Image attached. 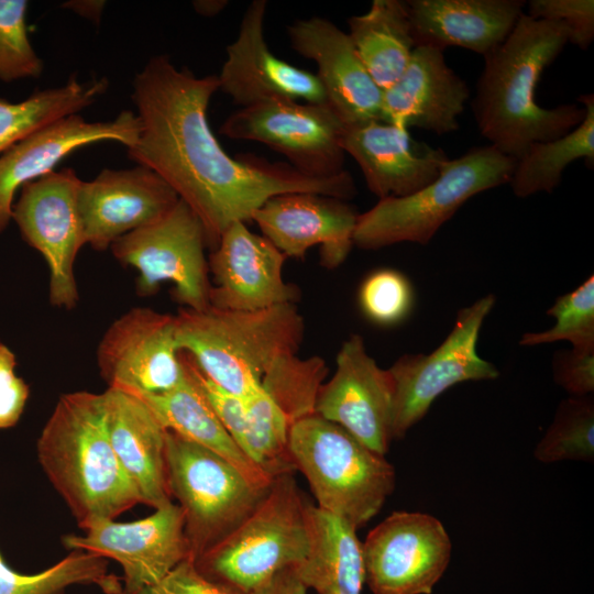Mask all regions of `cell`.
<instances>
[{
    "label": "cell",
    "instance_id": "obj_17",
    "mask_svg": "<svg viewBox=\"0 0 594 594\" xmlns=\"http://www.w3.org/2000/svg\"><path fill=\"white\" fill-rule=\"evenodd\" d=\"M267 2L254 0L246 8L237 38L227 46L218 76L219 89L241 108L272 101L328 103L316 74L298 68L268 48L264 35Z\"/></svg>",
    "mask_w": 594,
    "mask_h": 594
},
{
    "label": "cell",
    "instance_id": "obj_34",
    "mask_svg": "<svg viewBox=\"0 0 594 594\" xmlns=\"http://www.w3.org/2000/svg\"><path fill=\"white\" fill-rule=\"evenodd\" d=\"M328 367L320 356L300 359L286 354L273 362L261 381V388L286 416L290 426L316 414V402Z\"/></svg>",
    "mask_w": 594,
    "mask_h": 594
},
{
    "label": "cell",
    "instance_id": "obj_19",
    "mask_svg": "<svg viewBox=\"0 0 594 594\" xmlns=\"http://www.w3.org/2000/svg\"><path fill=\"white\" fill-rule=\"evenodd\" d=\"M285 260V254L264 235L253 233L245 222L232 223L221 234L208 262L213 282L209 305L253 311L296 304L300 293L284 279Z\"/></svg>",
    "mask_w": 594,
    "mask_h": 594
},
{
    "label": "cell",
    "instance_id": "obj_35",
    "mask_svg": "<svg viewBox=\"0 0 594 594\" xmlns=\"http://www.w3.org/2000/svg\"><path fill=\"white\" fill-rule=\"evenodd\" d=\"M534 455L542 463L594 460L592 396H570L559 404L553 421L536 446Z\"/></svg>",
    "mask_w": 594,
    "mask_h": 594
},
{
    "label": "cell",
    "instance_id": "obj_16",
    "mask_svg": "<svg viewBox=\"0 0 594 594\" xmlns=\"http://www.w3.org/2000/svg\"><path fill=\"white\" fill-rule=\"evenodd\" d=\"M336 362L333 376L319 391L316 414L385 455L393 440L394 385L389 371L377 365L358 333L342 343Z\"/></svg>",
    "mask_w": 594,
    "mask_h": 594
},
{
    "label": "cell",
    "instance_id": "obj_43",
    "mask_svg": "<svg viewBox=\"0 0 594 594\" xmlns=\"http://www.w3.org/2000/svg\"><path fill=\"white\" fill-rule=\"evenodd\" d=\"M307 590L296 569L288 568L277 573L252 594H306Z\"/></svg>",
    "mask_w": 594,
    "mask_h": 594
},
{
    "label": "cell",
    "instance_id": "obj_9",
    "mask_svg": "<svg viewBox=\"0 0 594 594\" xmlns=\"http://www.w3.org/2000/svg\"><path fill=\"white\" fill-rule=\"evenodd\" d=\"M494 305L495 296L490 294L462 308L452 330L436 350L429 354H404L388 369L394 385L393 440L403 439L435 399L453 385L498 377L496 366L477 353L481 328Z\"/></svg>",
    "mask_w": 594,
    "mask_h": 594
},
{
    "label": "cell",
    "instance_id": "obj_6",
    "mask_svg": "<svg viewBox=\"0 0 594 594\" xmlns=\"http://www.w3.org/2000/svg\"><path fill=\"white\" fill-rule=\"evenodd\" d=\"M308 501L294 473L273 479L253 512L194 561L208 579L252 594L273 576L296 568L309 550Z\"/></svg>",
    "mask_w": 594,
    "mask_h": 594
},
{
    "label": "cell",
    "instance_id": "obj_12",
    "mask_svg": "<svg viewBox=\"0 0 594 594\" xmlns=\"http://www.w3.org/2000/svg\"><path fill=\"white\" fill-rule=\"evenodd\" d=\"M73 168L53 170L25 184L12 208L21 237L45 260L52 306L73 309L79 294L75 262L86 245L77 208L80 183Z\"/></svg>",
    "mask_w": 594,
    "mask_h": 594
},
{
    "label": "cell",
    "instance_id": "obj_33",
    "mask_svg": "<svg viewBox=\"0 0 594 594\" xmlns=\"http://www.w3.org/2000/svg\"><path fill=\"white\" fill-rule=\"evenodd\" d=\"M245 428L241 450L270 477L296 471L289 447L290 424L260 387L245 397Z\"/></svg>",
    "mask_w": 594,
    "mask_h": 594
},
{
    "label": "cell",
    "instance_id": "obj_14",
    "mask_svg": "<svg viewBox=\"0 0 594 594\" xmlns=\"http://www.w3.org/2000/svg\"><path fill=\"white\" fill-rule=\"evenodd\" d=\"M63 543L70 550L116 560L123 570L122 594H138L190 559L184 513L173 502L135 521H96L85 535L64 536Z\"/></svg>",
    "mask_w": 594,
    "mask_h": 594
},
{
    "label": "cell",
    "instance_id": "obj_3",
    "mask_svg": "<svg viewBox=\"0 0 594 594\" xmlns=\"http://www.w3.org/2000/svg\"><path fill=\"white\" fill-rule=\"evenodd\" d=\"M37 457L84 530L141 503L112 449L102 393L63 394L38 437Z\"/></svg>",
    "mask_w": 594,
    "mask_h": 594
},
{
    "label": "cell",
    "instance_id": "obj_37",
    "mask_svg": "<svg viewBox=\"0 0 594 594\" xmlns=\"http://www.w3.org/2000/svg\"><path fill=\"white\" fill-rule=\"evenodd\" d=\"M25 0H0V80L12 82L41 76L44 64L28 31Z\"/></svg>",
    "mask_w": 594,
    "mask_h": 594
},
{
    "label": "cell",
    "instance_id": "obj_11",
    "mask_svg": "<svg viewBox=\"0 0 594 594\" xmlns=\"http://www.w3.org/2000/svg\"><path fill=\"white\" fill-rule=\"evenodd\" d=\"M344 128L328 103L272 101L234 111L219 132L265 144L305 176L328 178L345 170Z\"/></svg>",
    "mask_w": 594,
    "mask_h": 594
},
{
    "label": "cell",
    "instance_id": "obj_13",
    "mask_svg": "<svg viewBox=\"0 0 594 594\" xmlns=\"http://www.w3.org/2000/svg\"><path fill=\"white\" fill-rule=\"evenodd\" d=\"M451 549L435 516L393 512L362 543L365 583L374 594H431L449 565Z\"/></svg>",
    "mask_w": 594,
    "mask_h": 594
},
{
    "label": "cell",
    "instance_id": "obj_8",
    "mask_svg": "<svg viewBox=\"0 0 594 594\" xmlns=\"http://www.w3.org/2000/svg\"><path fill=\"white\" fill-rule=\"evenodd\" d=\"M165 458L168 491L184 513L193 561L237 528L271 486L253 484L220 455L169 430Z\"/></svg>",
    "mask_w": 594,
    "mask_h": 594
},
{
    "label": "cell",
    "instance_id": "obj_20",
    "mask_svg": "<svg viewBox=\"0 0 594 594\" xmlns=\"http://www.w3.org/2000/svg\"><path fill=\"white\" fill-rule=\"evenodd\" d=\"M140 132V120L131 110L108 121H87L74 113L28 134L0 155V233L12 220L16 193L28 183L54 170L74 151L102 141L131 146Z\"/></svg>",
    "mask_w": 594,
    "mask_h": 594
},
{
    "label": "cell",
    "instance_id": "obj_1",
    "mask_svg": "<svg viewBox=\"0 0 594 594\" xmlns=\"http://www.w3.org/2000/svg\"><path fill=\"white\" fill-rule=\"evenodd\" d=\"M132 101L140 120L128 156L157 173L202 222L213 250L221 234L273 196L315 193L342 200L358 190L352 175L328 178L300 174L288 163L254 155L230 156L208 123V106L219 89L217 75L195 76L156 55L135 75Z\"/></svg>",
    "mask_w": 594,
    "mask_h": 594
},
{
    "label": "cell",
    "instance_id": "obj_28",
    "mask_svg": "<svg viewBox=\"0 0 594 594\" xmlns=\"http://www.w3.org/2000/svg\"><path fill=\"white\" fill-rule=\"evenodd\" d=\"M309 550L295 569L318 594H361L365 583L362 543L344 520L307 505Z\"/></svg>",
    "mask_w": 594,
    "mask_h": 594
},
{
    "label": "cell",
    "instance_id": "obj_31",
    "mask_svg": "<svg viewBox=\"0 0 594 594\" xmlns=\"http://www.w3.org/2000/svg\"><path fill=\"white\" fill-rule=\"evenodd\" d=\"M108 87L105 77L80 81L75 75L59 87L36 90L18 102L0 98V155L37 129L89 107Z\"/></svg>",
    "mask_w": 594,
    "mask_h": 594
},
{
    "label": "cell",
    "instance_id": "obj_15",
    "mask_svg": "<svg viewBox=\"0 0 594 594\" xmlns=\"http://www.w3.org/2000/svg\"><path fill=\"white\" fill-rule=\"evenodd\" d=\"M175 316L135 307L114 320L97 350L101 377L109 386L160 394L186 377L176 344Z\"/></svg>",
    "mask_w": 594,
    "mask_h": 594
},
{
    "label": "cell",
    "instance_id": "obj_25",
    "mask_svg": "<svg viewBox=\"0 0 594 594\" xmlns=\"http://www.w3.org/2000/svg\"><path fill=\"white\" fill-rule=\"evenodd\" d=\"M102 396L112 449L141 503L155 509L170 503L165 458L166 429L134 393L108 386Z\"/></svg>",
    "mask_w": 594,
    "mask_h": 594
},
{
    "label": "cell",
    "instance_id": "obj_36",
    "mask_svg": "<svg viewBox=\"0 0 594 594\" xmlns=\"http://www.w3.org/2000/svg\"><path fill=\"white\" fill-rule=\"evenodd\" d=\"M547 315L554 318V326L543 331L526 332L519 340L520 345L568 341L575 351L594 352V276L558 297Z\"/></svg>",
    "mask_w": 594,
    "mask_h": 594
},
{
    "label": "cell",
    "instance_id": "obj_39",
    "mask_svg": "<svg viewBox=\"0 0 594 594\" xmlns=\"http://www.w3.org/2000/svg\"><path fill=\"white\" fill-rule=\"evenodd\" d=\"M526 14L562 24L569 42L581 50H587L594 40L593 0H531Z\"/></svg>",
    "mask_w": 594,
    "mask_h": 594
},
{
    "label": "cell",
    "instance_id": "obj_32",
    "mask_svg": "<svg viewBox=\"0 0 594 594\" xmlns=\"http://www.w3.org/2000/svg\"><path fill=\"white\" fill-rule=\"evenodd\" d=\"M74 584H95L106 594H122L120 579L108 573L107 560L84 550H73L48 569L21 574L0 562V594H63Z\"/></svg>",
    "mask_w": 594,
    "mask_h": 594
},
{
    "label": "cell",
    "instance_id": "obj_44",
    "mask_svg": "<svg viewBox=\"0 0 594 594\" xmlns=\"http://www.w3.org/2000/svg\"><path fill=\"white\" fill-rule=\"evenodd\" d=\"M106 1L103 0H70L62 4L76 14L98 24L100 22Z\"/></svg>",
    "mask_w": 594,
    "mask_h": 594
},
{
    "label": "cell",
    "instance_id": "obj_23",
    "mask_svg": "<svg viewBox=\"0 0 594 594\" xmlns=\"http://www.w3.org/2000/svg\"><path fill=\"white\" fill-rule=\"evenodd\" d=\"M342 148L378 200L418 191L438 178L449 160L442 148L416 142L408 129L381 120L345 127Z\"/></svg>",
    "mask_w": 594,
    "mask_h": 594
},
{
    "label": "cell",
    "instance_id": "obj_4",
    "mask_svg": "<svg viewBox=\"0 0 594 594\" xmlns=\"http://www.w3.org/2000/svg\"><path fill=\"white\" fill-rule=\"evenodd\" d=\"M175 321L178 351L210 381L241 397L261 387L275 360L297 353L305 333L296 304L253 311L183 308Z\"/></svg>",
    "mask_w": 594,
    "mask_h": 594
},
{
    "label": "cell",
    "instance_id": "obj_22",
    "mask_svg": "<svg viewBox=\"0 0 594 594\" xmlns=\"http://www.w3.org/2000/svg\"><path fill=\"white\" fill-rule=\"evenodd\" d=\"M293 48L317 64L327 102L345 127L382 120L383 90L375 84L346 32L312 16L287 28Z\"/></svg>",
    "mask_w": 594,
    "mask_h": 594
},
{
    "label": "cell",
    "instance_id": "obj_46",
    "mask_svg": "<svg viewBox=\"0 0 594 594\" xmlns=\"http://www.w3.org/2000/svg\"><path fill=\"white\" fill-rule=\"evenodd\" d=\"M0 562H3V559L1 558V554H0Z\"/></svg>",
    "mask_w": 594,
    "mask_h": 594
},
{
    "label": "cell",
    "instance_id": "obj_18",
    "mask_svg": "<svg viewBox=\"0 0 594 594\" xmlns=\"http://www.w3.org/2000/svg\"><path fill=\"white\" fill-rule=\"evenodd\" d=\"M178 200L176 191L145 166L102 169L77 188L85 242L106 251L124 234L163 218Z\"/></svg>",
    "mask_w": 594,
    "mask_h": 594
},
{
    "label": "cell",
    "instance_id": "obj_30",
    "mask_svg": "<svg viewBox=\"0 0 594 594\" xmlns=\"http://www.w3.org/2000/svg\"><path fill=\"white\" fill-rule=\"evenodd\" d=\"M585 109L583 121L565 135L532 143L516 161L510 184L513 193L525 198L537 193H552L562 173L572 162L584 158L594 164V95L579 97Z\"/></svg>",
    "mask_w": 594,
    "mask_h": 594
},
{
    "label": "cell",
    "instance_id": "obj_24",
    "mask_svg": "<svg viewBox=\"0 0 594 594\" xmlns=\"http://www.w3.org/2000/svg\"><path fill=\"white\" fill-rule=\"evenodd\" d=\"M469 98L468 84L447 65L443 51L416 46L403 74L383 90L382 120L447 134L459 129Z\"/></svg>",
    "mask_w": 594,
    "mask_h": 594
},
{
    "label": "cell",
    "instance_id": "obj_21",
    "mask_svg": "<svg viewBox=\"0 0 594 594\" xmlns=\"http://www.w3.org/2000/svg\"><path fill=\"white\" fill-rule=\"evenodd\" d=\"M359 213L336 197L315 193H286L271 197L251 220L286 257L304 258L314 245L321 246V264L336 268L353 243Z\"/></svg>",
    "mask_w": 594,
    "mask_h": 594
},
{
    "label": "cell",
    "instance_id": "obj_2",
    "mask_svg": "<svg viewBox=\"0 0 594 594\" xmlns=\"http://www.w3.org/2000/svg\"><path fill=\"white\" fill-rule=\"evenodd\" d=\"M566 43L562 24L524 13L507 38L484 56L472 111L481 134L503 154L517 161L532 143L561 138L583 121L584 107L548 109L536 100L542 72Z\"/></svg>",
    "mask_w": 594,
    "mask_h": 594
},
{
    "label": "cell",
    "instance_id": "obj_10",
    "mask_svg": "<svg viewBox=\"0 0 594 594\" xmlns=\"http://www.w3.org/2000/svg\"><path fill=\"white\" fill-rule=\"evenodd\" d=\"M206 230L191 208L182 199L160 220L116 240L113 256L138 272L136 293L153 295L161 283L174 285V297L185 308L209 307Z\"/></svg>",
    "mask_w": 594,
    "mask_h": 594
},
{
    "label": "cell",
    "instance_id": "obj_41",
    "mask_svg": "<svg viewBox=\"0 0 594 594\" xmlns=\"http://www.w3.org/2000/svg\"><path fill=\"white\" fill-rule=\"evenodd\" d=\"M552 375L557 385L570 396H588L594 391V352L573 349L559 351L552 359Z\"/></svg>",
    "mask_w": 594,
    "mask_h": 594
},
{
    "label": "cell",
    "instance_id": "obj_45",
    "mask_svg": "<svg viewBox=\"0 0 594 594\" xmlns=\"http://www.w3.org/2000/svg\"><path fill=\"white\" fill-rule=\"evenodd\" d=\"M228 6L227 0H196L193 1L195 11L204 16H215Z\"/></svg>",
    "mask_w": 594,
    "mask_h": 594
},
{
    "label": "cell",
    "instance_id": "obj_38",
    "mask_svg": "<svg viewBox=\"0 0 594 594\" xmlns=\"http://www.w3.org/2000/svg\"><path fill=\"white\" fill-rule=\"evenodd\" d=\"M358 300L363 315L373 323L389 327L402 322L414 305L408 278L397 270L380 268L361 283Z\"/></svg>",
    "mask_w": 594,
    "mask_h": 594
},
{
    "label": "cell",
    "instance_id": "obj_42",
    "mask_svg": "<svg viewBox=\"0 0 594 594\" xmlns=\"http://www.w3.org/2000/svg\"><path fill=\"white\" fill-rule=\"evenodd\" d=\"M138 594H241L233 588L205 576L187 559L176 565L157 583L144 587Z\"/></svg>",
    "mask_w": 594,
    "mask_h": 594
},
{
    "label": "cell",
    "instance_id": "obj_7",
    "mask_svg": "<svg viewBox=\"0 0 594 594\" xmlns=\"http://www.w3.org/2000/svg\"><path fill=\"white\" fill-rule=\"evenodd\" d=\"M515 165V158L493 145L449 158L429 185L408 196L381 199L359 213L353 243L363 250L427 244L471 197L509 183Z\"/></svg>",
    "mask_w": 594,
    "mask_h": 594
},
{
    "label": "cell",
    "instance_id": "obj_26",
    "mask_svg": "<svg viewBox=\"0 0 594 594\" xmlns=\"http://www.w3.org/2000/svg\"><path fill=\"white\" fill-rule=\"evenodd\" d=\"M415 46L470 50L483 57L498 47L525 13L521 0H408Z\"/></svg>",
    "mask_w": 594,
    "mask_h": 594
},
{
    "label": "cell",
    "instance_id": "obj_29",
    "mask_svg": "<svg viewBox=\"0 0 594 594\" xmlns=\"http://www.w3.org/2000/svg\"><path fill=\"white\" fill-rule=\"evenodd\" d=\"M353 46L366 70L382 89L405 70L415 42L406 1L374 0L367 12L348 20Z\"/></svg>",
    "mask_w": 594,
    "mask_h": 594
},
{
    "label": "cell",
    "instance_id": "obj_5",
    "mask_svg": "<svg viewBox=\"0 0 594 594\" xmlns=\"http://www.w3.org/2000/svg\"><path fill=\"white\" fill-rule=\"evenodd\" d=\"M288 447L317 507L354 529L380 513L396 484L394 466L339 425L317 414L294 422Z\"/></svg>",
    "mask_w": 594,
    "mask_h": 594
},
{
    "label": "cell",
    "instance_id": "obj_40",
    "mask_svg": "<svg viewBox=\"0 0 594 594\" xmlns=\"http://www.w3.org/2000/svg\"><path fill=\"white\" fill-rule=\"evenodd\" d=\"M14 353L0 343V429L13 427L23 414L30 389L16 372Z\"/></svg>",
    "mask_w": 594,
    "mask_h": 594
},
{
    "label": "cell",
    "instance_id": "obj_27",
    "mask_svg": "<svg viewBox=\"0 0 594 594\" xmlns=\"http://www.w3.org/2000/svg\"><path fill=\"white\" fill-rule=\"evenodd\" d=\"M134 394L151 408L166 430L220 455L253 484L261 487L272 484L273 479L255 465L232 439L187 372L185 380L170 391Z\"/></svg>",
    "mask_w": 594,
    "mask_h": 594
}]
</instances>
